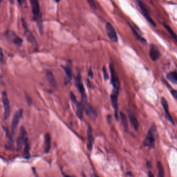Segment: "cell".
Masks as SVG:
<instances>
[{"instance_id": "obj_1", "label": "cell", "mask_w": 177, "mask_h": 177, "mask_svg": "<svg viewBox=\"0 0 177 177\" xmlns=\"http://www.w3.org/2000/svg\"><path fill=\"white\" fill-rule=\"evenodd\" d=\"M111 74L112 85L113 89L110 96L111 99L112 105L114 110V115L117 120L118 119V98L120 93V80L115 72H111Z\"/></svg>"}, {"instance_id": "obj_2", "label": "cell", "mask_w": 177, "mask_h": 177, "mask_svg": "<svg viewBox=\"0 0 177 177\" xmlns=\"http://www.w3.org/2000/svg\"><path fill=\"white\" fill-rule=\"evenodd\" d=\"M157 136V128L155 125H151V127L148 130L146 137L144 139L143 144L145 146L148 148H153L154 146L155 142Z\"/></svg>"}, {"instance_id": "obj_3", "label": "cell", "mask_w": 177, "mask_h": 177, "mask_svg": "<svg viewBox=\"0 0 177 177\" xmlns=\"http://www.w3.org/2000/svg\"><path fill=\"white\" fill-rule=\"evenodd\" d=\"M75 85L79 90L80 93L81 98H82V103L83 105H85L87 102V97L86 93H85V90L84 88V85L82 82V78L80 73H78L77 76L75 78Z\"/></svg>"}, {"instance_id": "obj_4", "label": "cell", "mask_w": 177, "mask_h": 177, "mask_svg": "<svg viewBox=\"0 0 177 177\" xmlns=\"http://www.w3.org/2000/svg\"><path fill=\"white\" fill-rule=\"evenodd\" d=\"M138 6H139L140 8L141 9L143 15L144 16L145 18L146 19L148 22H149V23L153 27H156V23L155 22L151 19L150 16V12L149 8L148 7L146 6V4L144 3L142 1H137Z\"/></svg>"}, {"instance_id": "obj_5", "label": "cell", "mask_w": 177, "mask_h": 177, "mask_svg": "<svg viewBox=\"0 0 177 177\" xmlns=\"http://www.w3.org/2000/svg\"><path fill=\"white\" fill-rule=\"evenodd\" d=\"M28 139L26 130L24 127H21L20 129L19 135L17 141V145L18 150H20L23 148Z\"/></svg>"}, {"instance_id": "obj_6", "label": "cell", "mask_w": 177, "mask_h": 177, "mask_svg": "<svg viewBox=\"0 0 177 177\" xmlns=\"http://www.w3.org/2000/svg\"><path fill=\"white\" fill-rule=\"evenodd\" d=\"M2 100L4 107V118L7 120L10 117V101L8 100L7 94L6 92H3L2 93Z\"/></svg>"}, {"instance_id": "obj_7", "label": "cell", "mask_w": 177, "mask_h": 177, "mask_svg": "<svg viewBox=\"0 0 177 177\" xmlns=\"http://www.w3.org/2000/svg\"><path fill=\"white\" fill-rule=\"evenodd\" d=\"M23 114V109H19L18 111H17L14 116L12 123V134H15L17 127L18 126L19 123L20 119L22 118Z\"/></svg>"}, {"instance_id": "obj_8", "label": "cell", "mask_w": 177, "mask_h": 177, "mask_svg": "<svg viewBox=\"0 0 177 177\" xmlns=\"http://www.w3.org/2000/svg\"><path fill=\"white\" fill-rule=\"evenodd\" d=\"M105 29L107 32V35L113 42H117L118 41V38L117 32L112 25L109 23H107L105 25Z\"/></svg>"}, {"instance_id": "obj_9", "label": "cell", "mask_w": 177, "mask_h": 177, "mask_svg": "<svg viewBox=\"0 0 177 177\" xmlns=\"http://www.w3.org/2000/svg\"><path fill=\"white\" fill-rule=\"evenodd\" d=\"M22 24L23 25V28H24L25 35L26 36L27 39L34 46H36V45H37L36 39H35V36H33L32 33H31V31H30L29 29H28V25L27 23V22H26V20L23 18H22Z\"/></svg>"}, {"instance_id": "obj_10", "label": "cell", "mask_w": 177, "mask_h": 177, "mask_svg": "<svg viewBox=\"0 0 177 177\" xmlns=\"http://www.w3.org/2000/svg\"><path fill=\"white\" fill-rule=\"evenodd\" d=\"M30 2L32 6V13L33 14V19L39 21L40 13L39 2L36 0H31Z\"/></svg>"}, {"instance_id": "obj_11", "label": "cell", "mask_w": 177, "mask_h": 177, "mask_svg": "<svg viewBox=\"0 0 177 177\" xmlns=\"http://www.w3.org/2000/svg\"><path fill=\"white\" fill-rule=\"evenodd\" d=\"M5 35L8 39H10L13 43L18 46H20L22 44L23 39L20 38L19 36H18L14 31L12 30H8L5 33Z\"/></svg>"}, {"instance_id": "obj_12", "label": "cell", "mask_w": 177, "mask_h": 177, "mask_svg": "<svg viewBox=\"0 0 177 177\" xmlns=\"http://www.w3.org/2000/svg\"><path fill=\"white\" fill-rule=\"evenodd\" d=\"M150 57L153 61L158 60L161 56V52L158 46L155 44H151L149 51Z\"/></svg>"}, {"instance_id": "obj_13", "label": "cell", "mask_w": 177, "mask_h": 177, "mask_svg": "<svg viewBox=\"0 0 177 177\" xmlns=\"http://www.w3.org/2000/svg\"><path fill=\"white\" fill-rule=\"evenodd\" d=\"M83 105V104H82ZM84 108V111H85L86 114L90 118H96L97 117V113L95 109L92 105L87 103L85 105H83Z\"/></svg>"}, {"instance_id": "obj_14", "label": "cell", "mask_w": 177, "mask_h": 177, "mask_svg": "<svg viewBox=\"0 0 177 177\" xmlns=\"http://www.w3.org/2000/svg\"><path fill=\"white\" fill-rule=\"evenodd\" d=\"M161 103H162V105L163 109H164L166 117L171 123H172V124H175L174 120L172 119V117H171V114H170V113H169V107H168V104L167 100H166V99L165 98L162 97L161 98Z\"/></svg>"}, {"instance_id": "obj_15", "label": "cell", "mask_w": 177, "mask_h": 177, "mask_svg": "<svg viewBox=\"0 0 177 177\" xmlns=\"http://www.w3.org/2000/svg\"><path fill=\"white\" fill-rule=\"evenodd\" d=\"M76 108V115L80 120H82L83 117L84 108L82 103L78 101L77 100L73 102Z\"/></svg>"}, {"instance_id": "obj_16", "label": "cell", "mask_w": 177, "mask_h": 177, "mask_svg": "<svg viewBox=\"0 0 177 177\" xmlns=\"http://www.w3.org/2000/svg\"><path fill=\"white\" fill-rule=\"evenodd\" d=\"M87 136H88L87 147H88V149L89 151H91L92 148H93L94 138H93V135L92 127L90 126H89L88 129H87Z\"/></svg>"}, {"instance_id": "obj_17", "label": "cell", "mask_w": 177, "mask_h": 177, "mask_svg": "<svg viewBox=\"0 0 177 177\" xmlns=\"http://www.w3.org/2000/svg\"><path fill=\"white\" fill-rule=\"evenodd\" d=\"M46 76L49 84L53 87H56L57 86V83L56 79L55 78L53 73L49 70L46 71Z\"/></svg>"}, {"instance_id": "obj_18", "label": "cell", "mask_w": 177, "mask_h": 177, "mask_svg": "<svg viewBox=\"0 0 177 177\" xmlns=\"http://www.w3.org/2000/svg\"><path fill=\"white\" fill-rule=\"evenodd\" d=\"M166 77L172 84H177V73L176 71H172L168 73L166 75Z\"/></svg>"}, {"instance_id": "obj_19", "label": "cell", "mask_w": 177, "mask_h": 177, "mask_svg": "<svg viewBox=\"0 0 177 177\" xmlns=\"http://www.w3.org/2000/svg\"><path fill=\"white\" fill-rule=\"evenodd\" d=\"M128 25L130 26V27L131 28V30L133 31V34L134 35V37L138 41L141 42L142 43H143V44H146V40L144 38H143L142 36L140 35L139 34V33L137 32L136 30L135 29L133 26H131V25H130V23H128Z\"/></svg>"}, {"instance_id": "obj_20", "label": "cell", "mask_w": 177, "mask_h": 177, "mask_svg": "<svg viewBox=\"0 0 177 177\" xmlns=\"http://www.w3.org/2000/svg\"><path fill=\"white\" fill-rule=\"evenodd\" d=\"M51 138L50 134L47 133L45 136V152L48 153L51 149Z\"/></svg>"}, {"instance_id": "obj_21", "label": "cell", "mask_w": 177, "mask_h": 177, "mask_svg": "<svg viewBox=\"0 0 177 177\" xmlns=\"http://www.w3.org/2000/svg\"><path fill=\"white\" fill-rule=\"evenodd\" d=\"M128 117H129L130 121L131 124L133 125V126L134 127V130H138V128H139V122H138V120L137 119L136 117H134V115L132 114L131 113H129Z\"/></svg>"}, {"instance_id": "obj_22", "label": "cell", "mask_w": 177, "mask_h": 177, "mask_svg": "<svg viewBox=\"0 0 177 177\" xmlns=\"http://www.w3.org/2000/svg\"><path fill=\"white\" fill-rule=\"evenodd\" d=\"M63 69L64 70V72L66 73V75L67 76L69 80H71L72 76H73V72H72V68L70 65L67 64L66 66H61Z\"/></svg>"}, {"instance_id": "obj_23", "label": "cell", "mask_w": 177, "mask_h": 177, "mask_svg": "<svg viewBox=\"0 0 177 177\" xmlns=\"http://www.w3.org/2000/svg\"><path fill=\"white\" fill-rule=\"evenodd\" d=\"M25 147L24 149V152H23V156L26 158H29L30 157V143L29 140H27L25 143Z\"/></svg>"}, {"instance_id": "obj_24", "label": "cell", "mask_w": 177, "mask_h": 177, "mask_svg": "<svg viewBox=\"0 0 177 177\" xmlns=\"http://www.w3.org/2000/svg\"><path fill=\"white\" fill-rule=\"evenodd\" d=\"M163 26L166 29V30H167L168 32L171 35V37L175 39V42H177V35L175 34V32L172 30V29L168 25H167L166 23H163Z\"/></svg>"}, {"instance_id": "obj_25", "label": "cell", "mask_w": 177, "mask_h": 177, "mask_svg": "<svg viewBox=\"0 0 177 177\" xmlns=\"http://www.w3.org/2000/svg\"><path fill=\"white\" fill-rule=\"evenodd\" d=\"M120 117L121 118V122L123 123V126L125 130L128 129V121H127V118L126 116L123 112H120Z\"/></svg>"}, {"instance_id": "obj_26", "label": "cell", "mask_w": 177, "mask_h": 177, "mask_svg": "<svg viewBox=\"0 0 177 177\" xmlns=\"http://www.w3.org/2000/svg\"><path fill=\"white\" fill-rule=\"evenodd\" d=\"M158 175L159 177H165L164 168L163 167L161 162L158 163Z\"/></svg>"}, {"instance_id": "obj_27", "label": "cell", "mask_w": 177, "mask_h": 177, "mask_svg": "<svg viewBox=\"0 0 177 177\" xmlns=\"http://www.w3.org/2000/svg\"><path fill=\"white\" fill-rule=\"evenodd\" d=\"M102 73H103V77H104L105 80H108L109 76L108 74L107 73V70L105 69V67H103V68H102Z\"/></svg>"}, {"instance_id": "obj_28", "label": "cell", "mask_w": 177, "mask_h": 177, "mask_svg": "<svg viewBox=\"0 0 177 177\" xmlns=\"http://www.w3.org/2000/svg\"><path fill=\"white\" fill-rule=\"evenodd\" d=\"M87 2L88 3L91 7H92L93 9L96 10L97 6H96V5L95 2H94L93 0H87Z\"/></svg>"}, {"instance_id": "obj_29", "label": "cell", "mask_w": 177, "mask_h": 177, "mask_svg": "<svg viewBox=\"0 0 177 177\" xmlns=\"http://www.w3.org/2000/svg\"><path fill=\"white\" fill-rule=\"evenodd\" d=\"M0 62H2V63L4 62V57L3 53L1 48H0Z\"/></svg>"}, {"instance_id": "obj_30", "label": "cell", "mask_w": 177, "mask_h": 177, "mask_svg": "<svg viewBox=\"0 0 177 177\" xmlns=\"http://www.w3.org/2000/svg\"><path fill=\"white\" fill-rule=\"evenodd\" d=\"M171 93L172 96L175 99H177V92L176 90H172L171 91Z\"/></svg>"}, {"instance_id": "obj_31", "label": "cell", "mask_w": 177, "mask_h": 177, "mask_svg": "<svg viewBox=\"0 0 177 177\" xmlns=\"http://www.w3.org/2000/svg\"><path fill=\"white\" fill-rule=\"evenodd\" d=\"M88 76L89 77H90V79H93V73L92 69L90 68L88 71Z\"/></svg>"}, {"instance_id": "obj_32", "label": "cell", "mask_w": 177, "mask_h": 177, "mask_svg": "<svg viewBox=\"0 0 177 177\" xmlns=\"http://www.w3.org/2000/svg\"><path fill=\"white\" fill-rule=\"evenodd\" d=\"M87 85L89 88H93V85H92V83H91L88 80H87Z\"/></svg>"}, {"instance_id": "obj_33", "label": "cell", "mask_w": 177, "mask_h": 177, "mask_svg": "<svg viewBox=\"0 0 177 177\" xmlns=\"http://www.w3.org/2000/svg\"><path fill=\"white\" fill-rule=\"evenodd\" d=\"M149 177H154L153 174L151 171H149Z\"/></svg>"}, {"instance_id": "obj_34", "label": "cell", "mask_w": 177, "mask_h": 177, "mask_svg": "<svg viewBox=\"0 0 177 177\" xmlns=\"http://www.w3.org/2000/svg\"><path fill=\"white\" fill-rule=\"evenodd\" d=\"M91 177H99V176H98V175H95V174H93V175H91Z\"/></svg>"}, {"instance_id": "obj_35", "label": "cell", "mask_w": 177, "mask_h": 177, "mask_svg": "<svg viewBox=\"0 0 177 177\" xmlns=\"http://www.w3.org/2000/svg\"><path fill=\"white\" fill-rule=\"evenodd\" d=\"M83 177H86L85 176V175H84V176H83Z\"/></svg>"}]
</instances>
